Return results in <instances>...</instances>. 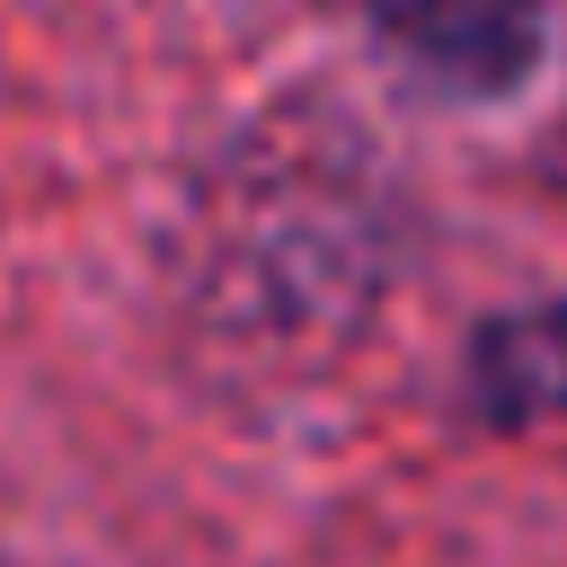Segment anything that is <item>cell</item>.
<instances>
[{
  "label": "cell",
  "instance_id": "cell-1",
  "mask_svg": "<svg viewBox=\"0 0 567 567\" xmlns=\"http://www.w3.org/2000/svg\"><path fill=\"white\" fill-rule=\"evenodd\" d=\"M461 97H514L549 53V0H337Z\"/></svg>",
  "mask_w": 567,
  "mask_h": 567
},
{
  "label": "cell",
  "instance_id": "cell-2",
  "mask_svg": "<svg viewBox=\"0 0 567 567\" xmlns=\"http://www.w3.org/2000/svg\"><path fill=\"white\" fill-rule=\"evenodd\" d=\"M470 399L496 425H540L567 416V301L514 310L470 346Z\"/></svg>",
  "mask_w": 567,
  "mask_h": 567
}]
</instances>
